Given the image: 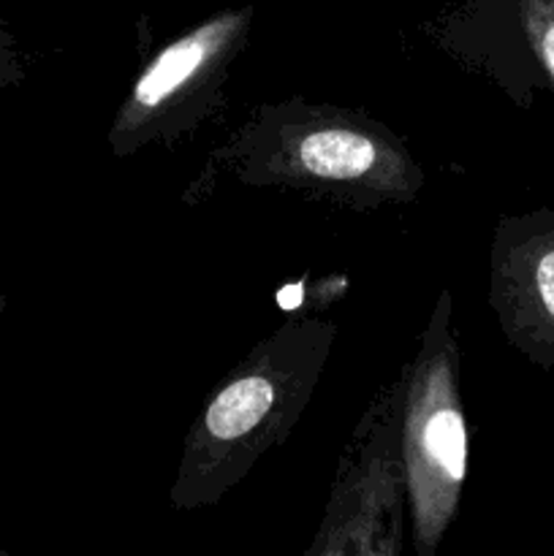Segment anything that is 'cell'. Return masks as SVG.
<instances>
[{
  "mask_svg": "<svg viewBox=\"0 0 554 556\" xmlns=\"http://www.w3.org/2000/svg\"><path fill=\"white\" fill-rule=\"evenodd\" d=\"M331 337L335 326L291 320L239 364L190 427L172 486L174 508L217 503L264 451L282 443L318 383Z\"/></svg>",
  "mask_w": 554,
  "mask_h": 556,
  "instance_id": "obj_1",
  "label": "cell"
},
{
  "mask_svg": "<svg viewBox=\"0 0 554 556\" xmlns=\"http://www.w3.org/2000/svg\"><path fill=\"white\" fill-rule=\"evenodd\" d=\"M402 383L400 454L407 514L418 556H432L454 521L467 478V421L449 293L438 299Z\"/></svg>",
  "mask_w": 554,
  "mask_h": 556,
  "instance_id": "obj_2",
  "label": "cell"
},
{
  "mask_svg": "<svg viewBox=\"0 0 554 556\" xmlns=\"http://www.w3.org/2000/svg\"><path fill=\"white\" fill-rule=\"evenodd\" d=\"M248 179L340 188L362 199H407L421 182L416 163L378 125L302 109L297 119L261 123L244 144Z\"/></svg>",
  "mask_w": 554,
  "mask_h": 556,
  "instance_id": "obj_3",
  "label": "cell"
},
{
  "mask_svg": "<svg viewBox=\"0 0 554 556\" xmlns=\"http://www.w3.org/2000/svg\"><path fill=\"white\" fill-rule=\"evenodd\" d=\"M250 20L253 9L221 11L161 49L134 81L114 119L109 134L114 152L125 155L155 136H166L188 123L196 106L212 101V90L248 36Z\"/></svg>",
  "mask_w": 554,
  "mask_h": 556,
  "instance_id": "obj_4",
  "label": "cell"
},
{
  "mask_svg": "<svg viewBox=\"0 0 554 556\" xmlns=\"http://www.w3.org/2000/svg\"><path fill=\"white\" fill-rule=\"evenodd\" d=\"M402 386L386 394L362 421L356 438L362 445L340 467L335 494L326 508L315 546L310 554H378L402 552L400 527L405 494V472L400 454Z\"/></svg>",
  "mask_w": 554,
  "mask_h": 556,
  "instance_id": "obj_5",
  "label": "cell"
},
{
  "mask_svg": "<svg viewBox=\"0 0 554 556\" xmlns=\"http://www.w3.org/2000/svg\"><path fill=\"white\" fill-rule=\"evenodd\" d=\"M489 302L505 340L538 367H554V210L500 220Z\"/></svg>",
  "mask_w": 554,
  "mask_h": 556,
  "instance_id": "obj_6",
  "label": "cell"
},
{
  "mask_svg": "<svg viewBox=\"0 0 554 556\" xmlns=\"http://www.w3.org/2000/svg\"><path fill=\"white\" fill-rule=\"evenodd\" d=\"M519 22L532 54L554 87V0H519Z\"/></svg>",
  "mask_w": 554,
  "mask_h": 556,
  "instance_id": "obj_7",
  "label": "cell"
}]
</instances>
